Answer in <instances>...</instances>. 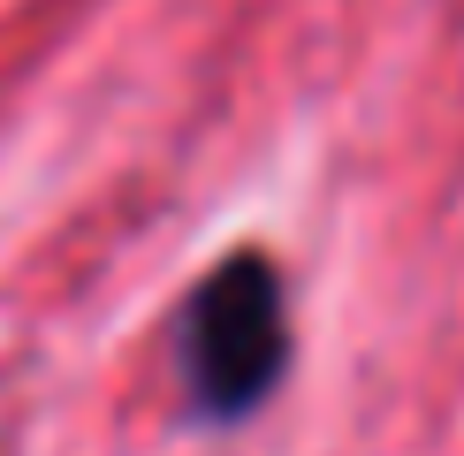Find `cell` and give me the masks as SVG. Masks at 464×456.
I'll return each mask as SVG.
<instances>
[{"instance_id":"obj_1","label":"cell","mask_w":464,"mask_h":456,"mask_svg":"<svg viewBox=\"0 0 464 456\" xmlns=\"http://www.w3.org/2000/svg\"><path fill=\"white\" fill-rule=\"evenodd\" d=\"M289 366V312H282V274L266 259H228L221 274L198 281L183 312V380L206 418H244L275 395Z\"/></svg>"}]
</instances>
